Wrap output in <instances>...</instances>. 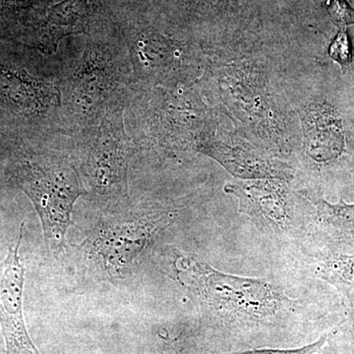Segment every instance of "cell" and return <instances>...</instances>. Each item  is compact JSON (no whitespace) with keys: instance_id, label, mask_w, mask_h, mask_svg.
Segmentation results:
<instances>
[{"instance_id":"1","label":"cell","mask_w":354,"mask_h":354,"mask_svg":"<svg viewBox=\"0 0 354 354\" xmlns=\"http://www.w3.org/2000/svg\"><path fill=\"white\" fill-rule=\"evenodd\" d=\"M59 82V129L81 139L97 127L109 104L132 87V69L125 50L88 41L85 50L65 70Z\"/></svg>"},{"instance_id":"2","label":"cell","mask_w":354,"mask_h":354,"mask_svg":"<svg viewBox=\"0 0 354 354\" xmlns=\"http://www.w3.org/2000/svg\"><path fill=\"white\" fill-rule=\"evenodd\" d=\"M16 180L41 218L46 248L64 253L74 205L85 193L75 167L66 157L39 153L18 167Z\"/></svg>"},{"instance_id":"3","label":"cell","mask_w":354,"mask_h":354,"mask_svg":"<svg viewBox=\"0 0 354 354\" xmlns=\"http://www.w3.org/2000/svg\"><path fill=\"white\" fill-rule=\"evenodd\" d=\"M130 91L109 104L97 127L78 141L85 148V171L95 194L115 198L127 188L134 142L125 130L124 111Z\"/></svg>"},{"instance_id":"4","label":"cell","mask_w":354,"mask_h":354,"mask_svg":"<svg viewBox=\"0 0 354 354\" xmlns=\"http://www.w3.org/2000/svg\"><path fill=\"white\" fill-rule=\"evenodd\" d=\"M178 270L191 288L215 308L264 317L274 315L288 301L266 281L223 274L196 257L183 258Z\"/></svg>"},{"instance_id":"5","label":"cell","mask_w":354,"mask_h":354,"mask_svg":"<svg viewBox=\"0 0 354 354\" xmlns=\"http://www.w3.org/2000/svg\"><path fill=\"white\" fill-rule=\"evenodd\" d=\"M158 225V221L134 214L109 216L100 221L82 247L109 274L120 276L131 269Z\"/></svg>"},{"instance_id":"6","label":"cell","mask_w":354,"mask_h":354,"mask_svg":"<svg viewBox=\"0 0 354 354\" xmlns=\"http://www.w3.org/2000/svg\"><path fill=\"white\" fill-rule=\"evenodd\" d=\"M307 153L323 167H339L351 158L353 130L348 113L335 100L310 104L304 120Z\"/></svg>"},{"instance_id":"7","label":"cell","mask_w":354,"mask_h":354,"mask_svg":"<svg viewBox=\"0 0 354 354\" xmlns=\"http://www.w3.org/2000/svg\"><path fill=\"white\" fill-rule=\"evenodd\" d=\"M24 227L21 223L17 242L0 261V325L7 354H41L28 334L23 312L25 267L19 251Z\"/></svg>"},{"instance_id":"8","label":"cell","mask_w":354,"mask_h":354,"mask_svg":"<svg viewBox=\"0 0 354 354\" xmlns=\"http://www.w3.org/2000/svg\"><path fill=\"white\" fill-rule=\"evenodd\" d=\"M127 53L133 84L167 73L181 58L178 46L174 41L149 31L132 37L127 44Z\"/></svg>"},{"instance_id":"9","label":"cell","mask_w":354,"mask_h":354,"mask_svg":"<svg viewBox=\"0 0 354 354\" xmlns=\"http://www.w3.org/2000/svg\"><path fill=\"white\" fill-rule=\"evenodd\" d=\"M230 192L239 196L243 213L264 218L277 227L285 225V194L276 183L260 181L230 185Z\"/></svg>"},{"instance_id":"10","label":"cell","mask_w":354,"mask_h":354,"mask_svg":"<svg viewBox=\"0 0 354 354\" xmlns=\"http://www.w3.org/2000/svg\"><path fill=\"white\" fill-rule=\"evenodd\" d=\"M316 216L330 246V252L354 251V204L341 200L332 204L326 200L316 202Z\"/></svg>"},{"instance_id":"11","label":"cell","mask_w":354,"mask_h":354,"mask_svg":"<svg viewBox=\"0 0 354 354\" xmlns=\"http://www.w3.org/2000/svg\"><path fill=\"white\" fill-rule=\"evenodd\" d=\"M91 17L88 0H64L51 6L48 13L50 37L46 50L53 55L64 37L88 32Z\"/></svg>"},{"instance_id":"12","label":"cell","mask_w":354,"mask_h":354,"mask_svg":"<svg viewBox=\"0 0 354 354\" xmlns=\"http://www.w3.org/2000/svg\"><path fill=\"white\" fill-rule=\"evenodd\" d=\"M319 272L334 285L354 288V251L348 254L330 252L319 266Z\"/></svg>"},{"instance_id":"13","label":"cell","mask_w":354,"mask_h":354,"mask_svg":"<svg viewBox=\"0 0 354 354\" xmlns=\"http://www.w3.org/2000/svg\"><path fill=\"white\" fill-rule=\"evenodd\" d=\"M329 55L333 60L346 69L353 62V48L346 32L342 30L330 44Z\"/></svg>"},{"instance_id":"14","label":"cell","mask_w":354,"mask_h":354,"mask_svg":"<svg viewBox=\"0 0 354 354\" xmlns=\"http://www.w3.org/2000/svg\"><path fill=\"white\" fill-rule=\"evenodd\" d=\"M328 335L324 334L312 344L297 349H256L244 353L230 354H316L327 344Z\"/></svg>"},{"instance_id":"15","label":"cell","mask_w":354,"mask_h":354,"mask_svg":"<svg viewBox=\"0 0 354 354\" xmlns=\"http://www.w3.org/2000/svg\"><path fill=\"white\" fill-rule=\"evenodd\" d=\"M328 11L335 24L342 29L354 23L353 10L344 0H329Z\"/></svg>"},{"instance_id":"16","label":"cell","mask_w":354,"mask_h":354,"mask_svg":"<svg viewBox=\"0 0 354 354\" xmlns=\"http://www.w3.org/2000/svg\"><path fill=\"white\" fill-rule=\"evenodd\" d=\"M330 354H354V328L342 337V342L335 344V348Z\"/></svg>"},{"instance_id":"17","label":"cell","mask_w":354,"mask_h":354,"mask_svg":"<svg viewBox=\"0 0 354 354\" xmlns=\"http://www.w3.org/2000/svg\"><path fill=\"white\" fill-rule=\"evenodd\" d=\"M353 305H354V293L353 295Z\"/></svg>"}]
</instances>
